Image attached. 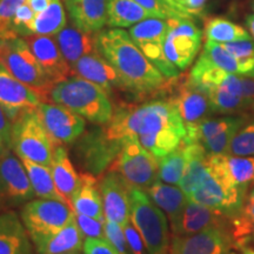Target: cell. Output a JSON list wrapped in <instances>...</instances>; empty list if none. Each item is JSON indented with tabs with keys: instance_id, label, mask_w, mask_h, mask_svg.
I'll return each instance as SVG.
<instances>
[{
	"instance_id": "cell-1",
	"label": "cell",
	"mask_w": 254,
	"mask_h": 254,
	"mask_svg": "<svg viewBox=\"0 0 254 254\" xmlns=\"http://www.w3.org/2000/svg\"><path fill=\"white\" fill-rule=\"evenodd\" d=\"M105 128L114 140L136 139L158 159L179 147L186 135L185 125L171 98L119 107Z\"/></svg>"
},
{
	"instance_id": "cell-32",
	"label": "cell",
	"mask_w": 254,
	"mask_h": 254,
	"mask_svg": "<svg viewBox=\"0 0 254 254\" xmlns=\"http://www.w3.org/2000/svg\"><path fill=\"white\" fill-rule=\"evenodd\" d=\"M247 117L239 116H227L219 117V118H206L201 120L198 125L186 128V135L184 138L185 144H193V142H199L202 144L208 139L220 134L221 132L226 131L233 126H244L246 124Z\"/></svg>"
},
{
	"instance_id": "cell-20",
	"label": "cell",
	"mask_w": 254,
	"mask_h": 254,
	"mask_svg": "<svg viewBox=\"0 0 254 254\" xmlns=\"http://www.w3.org/2000/svg\"><path fill=\"white\" fill-rule=\"evenodd\" d=\"M24 38L41 67L51 78V80L55 82V85L74 75L69 64L64 58L55 38L51 36H38V34H32Z\"/></svg>"
},
{
	"instance_id": "cell-10",
	"label": "cell",
	"mask_w": 254,
	"mask_h": 254,
	"mask_svg": "<svg viewBox=\"0 0 254 254\" xmlns=\"http://www.w3.org/2000/svg\"><path fill=\"white\" fill-rule=\"evenodd\" d=\"M168 20L163 18H147L129 28L132 40L150 62L163 73L167 80L179 78L180 71L173 65L164 52V41L168 32Z\"/></svg>"
},
{
	"instance_id": "cell-3",
	"label": "cell",
	"mask_w": 254,
	"mask_h": 254,
	"mask_svg": "<svg viewBox=\"0 0 254 254\" xmlns=\"http://www.w3.org/2000/svg\"><path fill=\"white\" fill-rule=\"evenodd\" d=\"M50 99L97 125L109 124L114 113L109 94L98 85L78 75L56 84L50 92Z\"/></svg>"
},
{
	"instance_id": "cell-52",
	"label": "cell",
	"mask_w": 254,
	"mask_h": 254,
	"mask_svg": "<svg viewBox=\"0 0 254 254\" xmlns=\"http://www.w3.org/2000/svg\"><path fill=\"white\" fill-rule=\"evenodd\" d=\"M52 1L53 0H26V2L30 5V7L36 12V14L43 12L44 9H46Z\"/></svg>"
},
{
	"instance_id": "cell-47",
	"label": "cell",
	"mask_w": 254,
	"mask_h": 254,
	"mask_svg": "<svg viewBox=\"0 0 254 254\" xmlns=\"http://www.w3.org/2000/svg\"><path fill=\"white\" fill-rule=\"evenodd\" d=\"M139 5L142 6L146 11L151 12L154 17L157 18H185L182 17L178 12L174 11L171 7L161 1V0H135Z\"/></svg>"
},
{
	"instance_id": "cell-39",
	"label": "cell",
	"mask_w": 254,
	"mask_h": 254,
	"mask_svg": "<svg viewBox=\"0 0 254 254\" xmlns=\"http://www.w3.org/2000/svg\"><path fill=\"white\" fill-rule=\"evenodd\" d=\"M198 60L204 64H207L209 66H213V67L224 69L228 73L241 75L240 66L237 59L234 58L232 53L225 49L222 44L209 40L206 41L204 50H202Z\"/></svg>"
},
{
	"instance_id": "cell-36",
	"label": "cell",
	"mask_w": 254,
	"mask_h": 254,
	"mask_svg": "<svg viewBox=\"0 0 254 254\" xmlns=\"http://www.w3.org/2000/svg\"><path fill=\"white\" fill-rule=\"evenodd\" d=\"M231 234L237 246L244 245L254 237V186L247 192L243 211L230 219Z\"/></svg>"
},
{
	"instance_id": "cell-50",
	"label": "cell",
	"mask_w": 254,
	"mask_h": 254,
	"mask_svg": "<svg viewBox=\"0 0 254 254\" xmlns=\"http://www.w3.org/2000/svg\"><path fill=\"white\" fill-rule=\"evenodd\" d=\"M179 2L190 15H196L202 11L206 0H179Z\"/></svg>"
},
{
	"instance_id": "cell-31",
	"label": "cell",
	"mask_w": 254,
	"mask_h": 254,
	"mask_svg": "<svg viewBox=\"0 0 254 254\" xmlns=\"http://www.w3.org/2000/svg\"><path fill=\"white\" fill-rule=\"evenodd\" d=\"M147 18H157L138 4L135 0H109L107 26L112 28L131 27Z\"/></svg>"
},
{
	"instance_id": "cell-41",
	"label": "cell",
	"mask_w": 254,
	"mask_h": 254,
	"mask_svg": "<svg viewBox=\"0 0 254 254\" xmlns=\"http://www.w3.org/2000/svg\"><path fill=\"white\" fill-rule=\"evenodd\" d=\"M227 154L254 157V120L246 123L234 135Z\"/></svg>"
},
{
	"instance_id": "cell-6",
	"label": "cell",
	"mask_w": 254,
	"mask_h": 254,
	"mask_svg": "<svg viewBox=\"0 0 254 254\" xmlns=\"http://www.w3.org/2000/svg\"><path fill=\"white\" fill-rule=\"evenodd\" d=\"M131 221L141 234L148 254H170V228L166 214L154 204L147 192L133 186Z\"/></svg>"
},
{
	"instance_id": "cell-49",
	"label": "cell",
	"mask_w": 254,
	"mask_h": 254,
	"mask_svg": "<svg viewBox=\"0 0 254 254\" xmlns=\"http://www.w3.org/2000/svg\"><path fill=\"white\" fill-rule=\"evenodd\" d=\"M12 123L6 116L5 111L0 106V153L11 148Z\"/></svg>"
},
{
	"instance_id": "cell-51",
	"label": "cell",
	"mask_w": 254,
	"mask_h": 254,
	"mask_svg": "<svg viewBox=\"0 0 254 254\" xmlns=\"http://www.w3.org/2000/svg\"><path fill=\"white\" fill-rule=\"evenodd\" d=\"M161 1L165 2L168 7H171L174 11L178 12L182 17H185V18H193V15H190L189 12H187V9L184 7V6L180 4L179 0H161Z\"/></svg>"
},
{
	"instance_id": "cell-28",
	"label": "cell",
	"mask_w": 254,
	"mask_h": 254,
	"mask_svg": "<svg viewBox=\"0 0 254 254\" xmlns=\"http://www.w3.org/2000/svg\"><path fill=\"white\" fill-rule=\"evenodd\" d=\"M84 236L81 234L75 218L62 230L34 244L37 254H77L81 253Z\"/></svg>"
},
{
	"instance_id": "cell-35",
	"label": "cell",
	"mask_w": 254,
	"mask_h": 254,
	"mask_svg": "<svg viewBox=\"0 0 254 254\" xmlns=\"http://www.w3.org/2000/svg\"><path fill=\"white\" fill-rule=\"evenodd\" d=\"M21 160H23L24 166L26 168V172L28 174V178H30L31 185L33 187L36 196L43 199H55L67 202L58 192V190H57L50 166L34 163V161L27 160V159H21Z\"/></svg>"
},
{
	"instance_id": "cell-17",
	"label": "cell",
	"mask_w": 254,
	"mask_h": 254,
	"mask_svg": "<svg viewBox=\"0 0 254 254\" xmlns=\"http://www.w3.org/2000/svg\"><path fill=\"white\" fill-rule=\"evenodd\" d=\"M43 101L36 91L18 80L0 62V106L11 123L24 111L38 109Z\"/></svg>"
},
{
	"instance_id": "cell-57",
	"label": "cell",
	"mask_w": 254,
	"mask_h": 254,
	"mask_svg": "<svg viewBox=\"0 0 254 254\" xmlns=\"http://www.w3.org/2000/svg\"><path fill=\"white\" fill-rule=\"evenodd\" d=\"M77 254H80V253H77Z\"/></svg>"
},
{
	"instance_id": "cell-30",
	"label": "cell",
	"mask_w": 254,
	"mask_h": 254,
	"mask_svg": "<svg viewBox=\"0 0 254 254\" xmlns=\"http://www.w3.org/2000/svg\"><path fill=\"white\" fill-rule=\"evenodd\" d=\"M50 167L57 190L71 205V199L79 185L80 174H78L74 165L69 159L65 146H57Z\"/></svg>"
},
{
	"instance_id": "cell-37",
	"label": "cell",
	"mask_w": 254,
	"mask_h": 254,
	"mask_svg": "<svg viewBox=\"0 0 254 254\" xmlns=\"http://www.w3.org/2000/svg\"><path fill=\"white\" fill-rule=\"evenodd\" d=\"M205 36L207 40L219 44L251 39L245 28L224 18L207 19L205 21Z\"/></svg>"
},
{
	"instance_id": "cell-42",
	"label": "cell",
	"mask_w": 254,
	"mask_h": 254,
	"mask_svg": "<svg viewBox=\"0 0 254 254\" xmlns=\"http://www.w3.org/2000/svg\"><path fill=\"white\" fill-rule=\"evenodd\" d=\"M26 0H0V40L19 37L13 32L12 21L18 7Z\"/></svg>"
},
{
	"instance_id": "cell-24",
	"label": "cell",
	"mask_w": 254,
	"mask_h": 254,
	"mask_svg": "<svg viewBox=\"0 0 254 254\" xmlns=\"http://www.w3.org/2000/svg\"><path fill=\"white\" fill-rule=\"evenodd\" d=\"M0 254H37L26 227L15 209L0 212Z\"/></svg>"
},
{
	"instance_id": "cell-19",
	"label": "cell",
	"mask_w": 254,
	"mask_h": 254,
	"mask_svg": "<svg viewBox=\"0 0 254 254\" xmlns=\"http://www.w3.org/2000/svg\"><path fill=\"white\" fill-rule=\"evenodd\" d=\"M170 98L176 104L185 128L198 125L213 113L207 94L189 78L177 84L176 91Z\"/></svg>"
},
{
	"instance_id": "cell-15",
	"label": "cell",
	"mask_w": 254,
	"mask_h": 254,
	"mask_svg": "<svg viewBox=\"0 0 254 254\" xmlns=\"http://www.w3.org/2000/svg\"><path fill=\"white\" fill-rule=\"evenodd\" d=\"M104 213L107 220L125 226L131 221L132 186L117 171H107L99 180Z\"/></svg>"
},
{
	"instance_id": "cell-7",
	"label": "cell",
	"mask_w": 254,
	"mask_h": 254,
	"mask_svg": "<svg viewBox=\"0 0 254 254\" xmlns=\"http://www.w3.org/2000/svg\"><path fill=\"white\" fill-rule=\"evenodd\" d=\"M19 215L34 245L62 230L75 218V212L65 201L38 198L21 206Z\"/></svg>"
},
{
	"instance_id": "cell-14",
	"label": "cell",
	"mask_w": 254,
	"mask_h": 254,
	"mask_svg": "<svg viewBox=\"0 0 254 254\" xmlns=\"http://www.w3.org/2000/svg\"><path fill=\"white\" fill-rule=\"evenodd\" d=\"M37 110L57 146L73 144L86 129L85 119L63 105L43 101Z\"/></svg>"
},
{
	"instance_id": "cell-13",
	"label": "cell",
	"mask_w": 254,
	"mask_h": 254,
	"mask_svg": "<svg viewBox=\"0 0 254 254\" xmlns=\"http://www.w3.org/2000/svg\"><path fill=\"white\" fill-rule=\"evenodd\" d=\"M168 32L164 41L167 59L179 71L186 69L194 60L201 45V31L192 18H168Z\"/></svg>"
},
{
	"instance_id": "cell-38",
	"label": "cell",
	"mask_w": 254,
	"mask_h": 254,
	"mask_svg": "<svg viewBox=\"0 0 254 254\" xmlns=\"http://www.w3.org/2000/svg\"><path fill=\"white\" fill-rule=\"evenodd\" d=\"M186 166L185 142L159 159V180L170 185H179Z\"/></svg>"
},
{
	"instance_id": "cell-21",
	"label": "cell",
	"mask_w": 254,
	"mask_h": 254,
	"mask_svg": "<svg viewBox=\"0 0 254 254\" xmlns=\"http://www.w3.org/2000/svg\"><path fill=\"white\" fill-rule=\"evenodd\" d=\"M207 94L213 113L233 114L249 109L244 98L241 75L226 73L218 84L202 88Z\"/></svg>"
},
{
	"instance_id": "cell-18",
	"label": "cell",
	"mask_w": 254,
	"mask_h": 254,
	"mask_svg": "<svg viewBox=\"0 0 254 254\" xmlns=\"http://www.w3.org/2000/svg\"><path fill=\"white\" fill-rule=\"evenodd\" d=\"M208 167L227 186L247 193L254 186V157L208 154Z\"/></svg>"
},
{
	"instance_id": "cell-40",
	"label": "cell",
	"mask_w": 254,
	"mask_h": 254,
	"mask_svg": "<svg viewBox=\"0 0 254 254\" xmlns=\"http://www.w3.org/2000/svg\"><path fill=\"white\" fill-rule=\"evenodd\" d=\"M222 45L237 59L241 75H254V43L252 40L232 41Z\"/></svg>"
},
{
	"instance_id": "cell-16",
	"label": "cell",
	"mask_w": 254,
	"mask_h": 254,
	"mask_svg": "<svg viewBox=\"0 0 254 254\" xmlns=\"http://www.w3.org/2000/svg\"><path fill=\"white\" fill-rule=\"evenodd\" d=\"M233 243L228 228H208L198 233L173 236L170 254H231Z\"/></svg>"
},
{
	"instance_id": "cell-11",
	"label": "cell",
	"mask_w": 254,
	"mask_h": 254,
	"mask_svg": "<svg viewBox=\"0 0 254 254\" xmlns=\"http://www.w3.org/2000/svg\"><path fill=\"white\" fill-rule=\"evenodd\" d=\"M36 196L23 160L7 148L0 153V207L15 209Z\"/></svg>"
},
{
	"instance_id": "cell-34",
	"label": "cell",
	"mask_w": 254,
	"mask_h": 254,
	"mask_svg": "<svg viewBox=\"0 0 254 254\" xmlns=\"http://www.w3.org/2000/svg\"><path fill=\"white\" fill-rule=\"evenodd\" d=\"M66 26V14L62 0H53L49 7L37 13L27 26L28 36H56Z\"/></svg>"
},
{
	"instance_id": "cell-23",
	"label": "cell",
	"mask_w": 254,
	"mask_h": 254,
	"mask_svg": "<svg viewBox=\"0 0 254 254\" xmlns=\"http://www.w3.org/2000/svg\"><path fill=\"white\" fill-rule=\"evenodd\" d=\"M71 67L73 74L98 85L109 95L112 94L114 90L125 91L118 73L98 51L84 56Z\"/></svg>"
},
{
	"instance_id": "cell-25",
	"label": "cell",
	"mask_w": 254,
	"mask_h": 254,
	"mask_svg": "<svg viewBox=\"0 0 254 254\" xmlns=\"http://www.w3.org/2000/svg\"><path fill=\"white\" fill-rule=\"evenodd\" d=\"M109 0H65L73 25L87 33L100 32L107 25Z\"/></svg>"
},
{
	"instance_id": "cell-56",
	"label": "cell",
	"mask_w": 254,
	"mask_h": 254,
	"mask_svg": "<svg viewBox=\"0 0 254 254\" xmlns=\"http://www.w3.org/2000/svg\"><path fill=\"white\" fill-rule=\"evenodd\" d=\"M231 254H234V253H232V252H231Z\"/></svg>"
},
{
	"instance_id": "cell-12",
	"label": "cell",
	"mask_w": 254,
	"mask_h": 254,
	"mask_svg": "<svg viewBox=\"0 0 254 254\" xmlns=\"http://www.w3.org/2000/svg\"><path fill=\"white\" fill-rule=\"evenodd\" d=\"M247 193L239 189L227 186L208 167L194 190L187 195L192 201L209 208L217 209L232 219L243 211Z\"/></svg>"
},
{
	"instance_id": "cell-44",
	"label": "cell",
	"mask_w": 254,
	"mask_h": 254,
	"mask_svg": "<svg viewBox=\"0 0 254 254\" xmlns=\"http://www.w3.org/2000/svg\"><path fill=\"white\" fill-rule=\"evenodd\" d=\"M105 239L122 254H129L125 232L122 225L112 220H105Z\"/></svg>"
},
{
	"instance_id": "cell-2",
	"label": "cell",
	"mask_w": 254,
	"mask_h": 254,
	"mask_svg": "<svg viewBox=\"0 0 254 254\" xmlns=\"http://www.w3.org/2000/svg\"><path fill=\"white\" fill-rule=\"evenodd\" d=\"M95 44L98 52L118 73L125 91L151 94L167 87L170 80L146 58L126 31L113 28L98 32Z\"/></svg>"
},
{
	"instance_id": "cell-48",
	"label": "cell",
	"mask_w": 254,
	"mask_h": 254,
	"mask_svg": "<svg viewBox=\"0 0 254 254\" xmlns=\"http://www.w3.org/2000/svg\"><path fill=\"white\" fill-rule=\"evenodd\" d=\"M82 254H122L106 239H93L88 238L84 241Z\"/></svg>"
},
{
	"instance_id": "cell-8",
	"label": "cell",
	"mask_w": 254,
	"mask_h": 254,
	"mask_svg": "<svg viewBox=\"0 0 254 254\" xmlns=\"http://www.w3.org/2000/svg\"><path fill=\"white\" fill-rule=\"evenodd\" d=\"M123 145V141L111 138L105 127H95L84 132L74 148L79 167L95 177L103 176L118 157Z\"/></svg>"
},
{
	"instance_id": "cell-5",
	"label": "cell",
	"mask_w": 254,
	"mask_h": 254,
	"mask_svg": "<svg viewBox=\"0 0 254 254\" xmlns=\"http://www.w3.org/2000/svg\"><path fill=\"white\" fill-rule=\"evenodd\" d=\"M0 62L18 80L36 91L44 101L50 99L55 82L41 67L25 38L11 37L0 40Z\"/></svg>"
},
{
	"instance_id": "cell-29",
	"label": "cell",
	"mask_w": 254,
	"mask_h": 254,
	"mask_svg": "<svg viewBox=\"0 0 254 254\" xmlns=\"http://www.w3.org/2000/svg\"><path fill=\"white\" fill-rule=\"evenodd\" d=\"M64 58L72 66L84 56L97 52V44L93 33H87L75 26L64 27L55 36Z\"/></svg>"
},
{
	"instance_id": "cell-53",
	"label": "cell",
	"mask_w": 254,
	"mask_h": 254,
	"mask_svg": "<svg viewBox=\"0 0 254 254\" xmlns=\"http://www.w3.org/2000/svg\"><path fill=\"white\" fill-rule=\"evenodd\" d=\"M246 26H247V28H249V31L251 32V34H252V37L254 39V14L247 15Z\"/></svg>"
},
{
	"instance_id": "cell-27",
	"label": "cell",
	"mask_w": 254,
	"mask_h": 254,
	"mask_svg": "<svg viewBox=\"0 0 254 254\" xmlns=\"http://www.w3.org/2000/svg\"><path fill=\"white\" fill-rule=\"evenodd\" d=\"M147 194L153 200V202L166 214L171 224V230H174L179 222L184 208L189 201L185 192L177 187L157 180L147 190Z\"/></svg>"
},
{
	"instance_id": "cell-26",
	"label": "cell",
	"mask_w": 254,
	"mask_h": 254,
	"mask_svg": "<svg viewBox=\"0 0 254 254\" xmlns=\"http://www.w3.org/2000/svg\"><path fill=\"white\" fill-rule=\"evenodd\" d=\"M71 205L75 213L88 215L98 220L106 219L97 177L86 172L80 173V180L71 199Z\"/></svg>"
},
{
	"instance_id": "cell-46",
	"label": "cell",
	"mask_w": 254,
	"mask_h": 254,
	"mask_svg": "<svg viewBox=\"0 0 254 254\" xmlns=\"http://www.w3.org/2000/svg\"><path fill=\"white\" fill-rule=\"evenodd\" d=\"M124 227L129 254H148L141 234L136 230L132 221L127 222Z\"/></svg>"
},
{
	"instance_id": "cell-55",
	"label": "cell",
	"mask_w": 254,
	"mask_h": 254,
	"mask_svg": "<svg viewBox=\"0 0 254 254\" xmlns=\"http://www.w3.org/2000/svg\"><path fill=\"white\" fill-rule=\"evenodd\" d=\"M2 211V209H1V207H0V212H1Z\"/></svg>"
},
{
	"instance_id": "cell-9",
	"label": "cell",
	"mask_w": 254,
	"mask_h": 254,
	"mask_svg": "<svg viewBox=\"0 0 254 254\" xmlns=\"http://www.w3.org/2000/svg\"><path fill=\"white\" fill-rule=\"evenodd\" d=\"M109 171H117L131 186L147 190L159 180V159L136 139H127Z\"/></svg>"
},
{
	"instance_id": "cell-22",
	"label": "cell",
	"mask_w": 254,
	"mask_h": 254,
	"mask_svg": "<svg viewBox=\"0 0 254 254\" xmlns=\"http://www.w3.org/2000/svg\"><path fill=\"white\" fill-rule=\"evenodd\" d=\"M208 228H231L230 218L217 209L209 208L189 199L173 236L198 233ZM231 231V230H230Z\"/></svg>"
},
{
	"instance_id": "cell-54",
	"label": "cell",
	"mask_w": 254,
	"mask_h": 254,
	"mask_svg": "<svg viewBox=\"0 0 254 254\" xmlns=\"http://www.w3.org/2000/svg\"><path fill=\"white\" fill-rule=\"evenodd\" d=\"M238 249L240 250L241 254H254V249H252V247H250L249 245L238 246Z\"/></svg>"
},
{
	"instance_id": "cell-43",
	"label": "cell",
	"mask_w": 254,
	"mask_h": 254,
	"mask_svg": "<svg viewBox=\"0 0 254 254\" xmlns=\"http://www.w3.org/2000/svg\"><path fill=\"white\" fill-rule=\"evenodd\" d=\"M105 220H98L88 215L75 213V221H77L79 230L86 239L88 238L105 239Z\"/></svg>"
},
{
	"instance_id": "cell-58",
	"label": "cell",
	"mask_w": 254,
	"mask_h": 254,
	"mask_svg": "<svg viewBox=\"0 0 254 254\" xmlns=\"http://www.w3.org/2000/svg\"><path fill=\"white\" fill-rule=\"evenodd\" d=\"M253 109H254V106H253Z\"/></svg>"
},
{
	"instance_id": "cell-33",
	"label": "cell",
	"mask_w": 254,
	"mask_h": 254,
	"mask_svg": "<svg viewBox=\"0 0 254 254\" xmlns=\"http://www.w3.org/2000/svg\"><path fill=\"white\" fill-rule=\"evenodd\" d=\"M186 152V166L179 187L189 195L198 185L201 177L207 170L208 154L205 151L204 146L199 142L185 144Z\"/></svg>"
},
{
	"instance_id": "cell-4",
	"label": "cell",
	"mask_w": 254,
	"mask_h": 254,
	"mask_svg": "<svg viewBox=\"0 0 254 254\" xmlns=\"http://www.w3.org/2000/svg\"><path fill=\"white\" fill-rule=\"evenodd\" d=\"M56 147L37 109L24 111L12 122L11 148L20 159L51 166Z\"/></svg>"
},
{
	"instance_id": "cell-45",
	"label": "cell",
	"mask_w": 254,
	"mask_h": 254,
	"mask_svg": "<svg viewBox=\"0 0 254 254\" xmlns=\"http://www.w3.org/2000/svg\"><path fill=\"white\" fill-rule=\"evenodd\" d=\"M34 17H36V12L30 7L27 2H24L23 5L19 6L13 17V21H12L14 33L19 37H27V26L33 20Z\"/></svg>"
}]
</instances>
